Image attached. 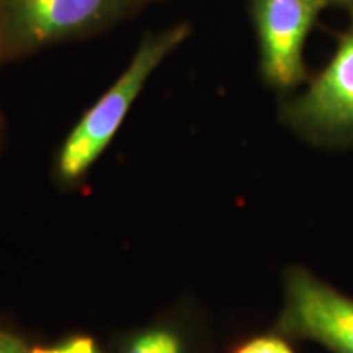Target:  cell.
Masks as SVG:
<instances>
[{
  "label": "cell",
  "instance_id": "obj_1",
  "mask_svg": "<svg viewBox=\"0 0 353 353\" xmlns=\"http://www.w3.org/2000/svg\"><path fill=\"white\" fill-rule=\"evenodd\" d=\"M188 34L190 25L180 23L143 39L125 72L83 114L65 139L59 156V174L64 180L79 179L94 164L117 134L148 79Z\"/></svg>",
  "mask_w": 353,
  "mask_h": 353
},
{
  "label": "cell",
  "instance_id": "obj_2",
  "mask_svg": "<svg viewBox=\"0 0 353 353\" xmlns=\"http://www.w3.org/2000/svg\"><path fill=\"white\" fill-rule=\"evenodd\" d=\"M345 10L347 28L327 65L281 112L290 128L321 143L353 141V2Z\"/></svg>",
  "mask_w": 353,
  "mask_h": 353
},
{
  "label": "cell",
  "instance_id": "obj_3",
  "mask_svg": "<svg viewBox=\"0 0 353 353\" xmlns=\"http://www.w3.org/2000/svg\"><path fill=\"white\" fill-rule=\"evenodd\" d=\"M123 0H0L2 52L38 50L108 25Z\"/></svg>",
  "mask_w": 353,
  "mask_h": 353
},
{
  "label": "cell",
  "instance_id": "obj_4",
  "mask_svg": "<svg viewBox=\"0 0 353 353\" xmlns=\"http://www.w3.org/2000/svg\"><path fill=\"white\" fill-rule=\"evenodd\" d=\"M329 0H252L260 70L270 85L293 88L306 81L304 44Z\"/></svg>",
  "mask_w": 353,
  "mask_h": 353
},
{
  "label": "cell",
  "instance_id": "obj_5",
  "mask_svg": "<svg viewBox=\"0 0 353 353\" xmlns=\"http://www.w3.org/2000/svg\"><path fill=\"white\" fill-rule=\"evenodd\" d=\"M285 283L278 330L321 343L332 353H353V299L303 268H291Z\"/></svg>",
  "mask_w": 353,
  "mask_h": 353
},
{
  "label": "cell",
  "instance_id": "obj_6",
  "mask_svg": "<svg viewBox=\"0 0 353 353\" xmlns=\"http://www.w3.org/2000/svg\"><path fill=\"white\" fill-rule=\"evenodd\" d=\"M123 353H185L183 342L169 329H151L141 332L126 343Z\"/></svg>",
  "mask_w": 353,
  "mask_h": 353
},
{
  "label": "cell",
  "instance_id": "obj_7",
  "mask_svg": "<svg viewBox=\"0 0 353 353\" xmlns=\"http://www.w3.org/2000/svg\"><path fill=\"white\" fill-rule=\"evenodd\" d=\"M234 353H294L283 339L278 335H263L242 343Z\"/></svg>",
  "mask_w": 353,
  "mask_h": 353
},
{
  "label": "cell",
  "instance_id": "obj_8",
  "mask_svg": "<svg viewBox=\"0 0 353 353\" xmlns=\"http://www.w3.org/2000/svg\"><path fill=\"white\" fill-rule=\"evenodd\" d=\"M33 353H101L94 341L88 337H74L69 339L59 345L50 347V348H41V347H33Z\"/></svg>",
  "mask_w": 353,
  "mask_h": 353
},
{
  "label": "cell",
  "instance_id": "obj_9",
  "mask_svg": "<svg viewBox=\"0 0 353 353\" xmlns=\"http://www.w3.org/2000/svg\"><path fill=\"white\" fill-rule=\"evenodd\" d=\"M0 353H33V347H30L19 334L0 329Z\"/></svg>",
  "mask_w": 353,
  "mask_h": 353
},
{
  "label": "cell",
  "instance_id": "obj_10",
  "mask_svg": "<svg viewBox=\"0 0 353 353\" xmlns=\"http://www.w3.org/2000/svg\"><path fill=\"white\" fill-rule=\"evenodd\" d=\"M352 2H353V0H329L330 7H332V6L337 7L339 6V7H343V8H347Z\"/></svg>",
  "mask_w": 353,
  "mask_h": 353
},
{
  "label": "cell",
  "instance_id": "obj_11",
  "mask_svg": "<svg viewBox=\"0 0 353 353\" xmlns=\"http://www.w3.org/2000/svg\"><path fill=\"white\" fill-rule=\"evenodd\" d=\"M0 52H2V43H0Z\"/></svg>",
  "mask_w": 353,
  "mask_h": 353
}]
</instances>
